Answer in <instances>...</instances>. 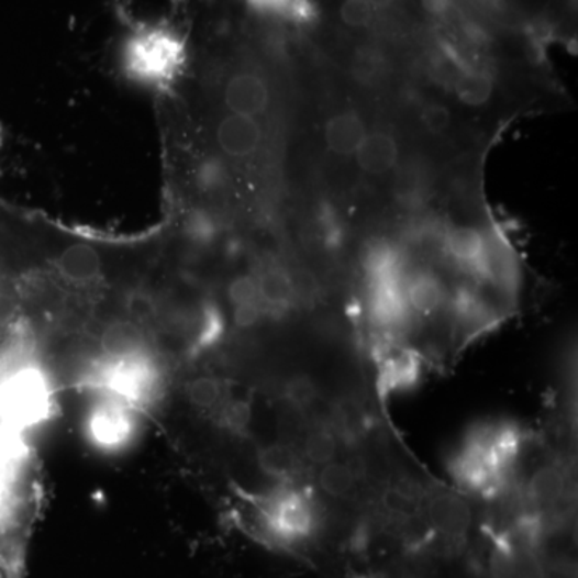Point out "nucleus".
Listing matches in <instances>:
<instances>
[{
	"mask_svg": "<svg viewBox=\"0 0 578 578\" xmlns=\"http://www.w3.org/2000/svg\"><path fill=\"white\" fill-rule=\"evenodd\" d=\"M320 518L304 493L280 492L264 501L257 511L254 532L277 548L298 549L315 537Z\"/></svg>",
	"mask_w": 578,
	"mask_h": 578,
	"instance_id": "1",
	"label": "nucleus"
},
{
	"mask_svg": "<svg viewBox=\"0 0 578 578\" xmlns=\"http://www.w3.org/2000/svg\"><path fill=\"white\" fill-rule=\"evenodd\" d=\"M224 103L232 114L259 116L270 103L269 86L257 73H236L225 86Z\"/></svg>",
	"mask_w": 578,
	"mask_h": 578,
	"instance_id": "2",
	"label": "nucleus"
},
{
	"mask_svg": "<svg viewBox=\"0 0 578 578\" xmlns=\"http://www.w3.org/2000/svg\"><path fill=\"white\" fill-rule=\"evenodd\" d=\"M215 141L225 156L249 158L263 144V127L256 118L230 113L218 124Z\"/></svg>",
	"mask_w": 578,
	"mask_h": 578,
	"instance_id": "3",
	"label": "nucleus"
},
{
	"mask_svg": "<svg viewBox=\"0 0 578 578\" xmlns=\"http://www.w3.org/2000/svg\"><path fill=\"white\" fill-rule=\"evenodd\" d=\"M355 159L368 176H385L399 163V145L389 132H367L355 152Z\"/></svg>",
	"mask_w": 578,
	"mask_h": 578,
	"instance_id": "4",
	"label": "nucleus"
},
{
	"mask_svg": "<svg viewBox=\"0 0 578 578\" xmlns=\"http://www.w3.org/2000/svg\"><path fill=\"white\" fill-rule=\"evenodd\" d=\"M367 135V125L355 111L333 114L325 124V144L337 156H352Z\"/></svg>",
	"mask_w": 578,
	"mask_h": 578,
	"instance_id": "5",
	"label": "nucleus"
},
{
	"mask_svg": "<svg viewBox=\"0 0 578 578\" xmlns=\"http://www.w3.org/2000/svg\"><path fill=\"white\" fill-rule=\"evenodd\" d=\"M57 269L65 280L75 285L93 284L102 274L99 253L86 245L69 246L57 259Z\"/></svg>",
	"mask_w": 578,
	"mask_h": 578,
	"instance_id": "6",
	"label": "nucleus"
},
{
	"mask_svg": "<svg viewBox=\"0 0 578 578\" xmlns=\"http://www.w3.org/2000/svg\"><path fill=\"white\" fill-rule=\"evenodd\" d=\"M131 433L129 413L116 405H103L97 409L90 420V434L99 444L118 445Z\"/></svg>",
	"mask_w": 578,
	"mask_h": 578,
	"instance_id": "7",
	"label": "nucleus"
},
{
	"mask_svg": "<svg viewBox=\"0 0 578 578\" xmlns=\"http://www.w3.org/2000/svg\"><path fill=\"white\" fill-rule=\"evenodd\" d=\"M567 477L559 465H545L529 479L527 497L534 503L552 504L566 496Z\"/></svg>",
	"mask_w": 578,
	"mask_h": 578,
	"instance_id": "8",
	"label": "nucleus"
},
{
	"mask_svg": "<svg viewBox=\"0 0 578 578\" xmlns=\"http://www.w3.org/2000/svg\"><path fill=\"white\" fill-rule=\"evenodd\" d=\"M447 249L459 264L477 270L486 254L487 243L482 233L475 229H455L448 235Z\"/></svg>",
	"mask_w": 578,
	"mask_h": 578,
	"instance_id": "9",
	"label": "nucleus"
},
{
	"mask_svg": "<svg viewBox=\"0 0 578 578\" xmlns=\"http://www.w3.org/2000/svg\"><path fill=\"white\" fill-rule=\"evenodd\" d=\"M405 301L418 313H433L444 301V288L433 275H418L407 285Z\"/></svg>",
	"mask_w": 578,
	"mask_h": 578,
	"instance_id": "10",
	"label": "nucleus"
},
{
	"mask_svg": "<svg viewBox=\"0 0 578 578\" xmlns=\"http://www.w3.org/2000/svg\"><path fill=\"white\" fill-rule=\"evenodd\" d=\"M257 280L259 299L270 308H287L289 302L294 299L296 291L292 280L285 271L267 270Z\"/></svg>",
	"mask_w": 578,
	"mask_h": 578,
	"instance_id": "11",
	"label": "nucleus"
},
{
	"mask_svg": "<svg viewBox=\"0 0 578 578\" xmlns=\"http://www.w3.org/2000/svg\"><path fill=\"white\" fill-rule=\"evenodd\" d=\"M103 349L107 357H123V355L142 352V334L132 323H116L104 331Z\"/></svg>",
	"mask_w": 578,
	"mask_h": 578,
	"instance_id": "12",
	"label": "nucleus"
},
{
	"mask_svg": "<svg viewBox=\"0 0 578 578\" xmlns=\"http://www.w3.org/2000/svg\"><path fill=\"white\" fill-rule=\"evenodd\" d=\"M257 462H259L260 469L275 479H287L294 475L299 463L294 451L288 445L280 444L263 448L257 456Z\"/></svg>",
	"mask_w": 578,
	"mask_h": 578,
	"instance_id": "13",
	"label": "nucleus"
},
{
	"mask_svg": "<svg viewBox=\"0 0 578 578\" xmlns=\"http://www.w3.org/2000/svg\"><path fill=\"white\" fill-rule=\"evenodd\" d=\"M493 81L487 73L469 71L456 81V96L463 103L480 107L492 97Z\"/></svg>",
	"mask_w": 578,
	"mask_h": 578,
	"instance_id": "14",
	"label": "nucleus"
},
{
	"mask_svg": "<svg viewBox=\"0 0 578 578\" xmlns=\"http://www.w3.org/2000/svg\"><path fill=\"white\" fill-rule=\"evenodd\" d=\"M334 423L337 426V433L343 435L346 441H354L358 435L364 433L367 427V414L364 409L354 400L344 399L334 407Z\"/></svg>",
	"mask_w": 578,
	"mask_h": 578,
	"instance_id": "15",
	"label": "nucleus"
},
{
	"mask_svg": "<svg viewBox=\"0 0 578 578\" xmlns=\"http://www.w3.org/2000/svg\"><path fill=\"white\" fill-rule=\"evenodd\" d=\"M319 483L323 492L331 498L349 496L355 486V479L344 463L331 462L322 466L319 473Z\"/></svg>",
	"mask_w": 578,
	"mask_h": 578,
	"instance_id": "16",
	"label": "nucleus"
},
{
	"mask_svg": "<svg viewBox=\"0 0 578 578\" xmlns=\"http://www.w3.org/2000/svg\"><path fill=\"white\" fill-rule=\"evenodd\" d=\"M305 458L313 465H326L334 462L337 455V438L333 431L316 430L308 435L304 442Z\"/></svg>",
	"mask_w": 578,
	"mask_h": 578,
	"instance_id": "17",
	"label": "nucleus"
},
{
	"mask_svg": "<svg viewBox=\"0 0 578 578\" xmlns=\"http://www.w3.org/2000/svg\"><path fill=\"white\" fill-rule=\"evenodd\" d=\"M378 10L370 0H343L340 7V19L349 30H367L376 21Z\"/></svg>",
	"mask_w": 578,
	"mask_h": 578,
	"instance_id": "18",
	"label": "nucleus"
},
{
	"mask_svg": "<svg viewBox=\"0 0 578 578\" xmlns=\"http://www.w3.org/2000/svg\"><path fill=\"white\" fill-rule=\"evenodd\" d=\"M187 397L198 409H214L222 399V385L214 378L193 379V381L188 382Z\"/></svg>",
	"mask_w": 578,
	"mask_h": 578,
	"instance_id": "19",
	"label": "nucleus"
},
{
	"mask_svg": "<svg viewBox=\"0 0 578 578\" xmlns=\"http://www.w3.org/2000/svg\"><path fill=\"white\" fill-rule=\"evenodd\" d=\"M316 396H319L316 385L309 376H294L285 386V399L299 410L309 409L315 402Z\"/></svg>",
	"mask_w": 578,
	"mask_h": 578,
	"instance_id": "20",
	"label": "nucleus"
},
{
	"mask_svg": "<svg viewBox=\"0 0 578 578\" xmlns=\"http://www.w3.org/2000/svg\"><path fill=\"white\" fill-rule=\"evenodd\" d=\"M198 186L207 191H215L227 184L229 173L224 163L219 159L211 158L201 163L197 170Z\"/></svg>",
	"mask_w": 578,
	"mask_h": 578,
	"instance_id": "21",
	"label": "nucleus"
},
{
	"mask_svg": "<svg viewBox=\"0 0 578 578\" xmlns=\"http://www.w3.org/2000/svg\"><path fill=\"white\" fill-rule=\"evenodd\" d=\"M421 124L430 134L442 135L451 129L452 113L441 103H430L421 111Z\"/></svg>",
	"mask_w": 578,
	"mask_h": 578,
	"instance_id": "22",
	"label": "nucleus"
},
{
	"mask_svg": "<svg viewBox=\"0 0 578 578\" xmlns=\"http://www.w3.org/2000/svg\"><path fill=\"white\" fill-rule=\"evenodd\" d=\"M229 298L235 308L236 305L248 304V302L260 301L256 278L246 275V277H238L233 280V284L230 285Z\"/></svg>",
	"mask_w": 578,
	"mask_h": 578,
	"instance_id": "23",
	"label": "nucleus"
},
{
	"mask_svg": "<svg viewBox=\"0 0 578 578\" xmlns=\"http://www.w3.org/2000/svg\"><path fill=\"white\" fill-rule=\"evenodd\" d=\"M251 410L248 403L233 402L230 403L224 412V420L233 431H243L249 423Z\"/></svg>",
	"mask_w": 578,
	"mask_h": 578,
	"instance_id": "24",
	"label": "nucleus"
},
{
	"mask_svg": "<svg viewBox=\"0 0 578 578\" xmlns=\"http://www.w3.org/2000/svg\"><path fill=\"white\" fill-rule=\"evenodd\" d=\"M260 313H263V302H248V304L236 305L235 322L236 325L243 329L256 325L259 322Z\"/></svg>",
	"mask_w": 578,
	"mask_h": 578,
	"instance_id": "25",
	"label": "nucleus"
},
{
	"mask_svg": "<svg viewBox=\"0 0 578 578\" xmlns=\"http://www.w3.org/2000/svg\"><path fill=\"white\" fill-rule=\"evenodd\" d=\"M393 2H396V0H370L371 5L375 7L378 12H381V10L391 9Z\"/></svg>",
	"mask_w": 578,
	"mask_h": 578,
	"instance_id": "26",
	"label": "nucleus"
},
{
	"mask_svg": "<svg viewBox=\"0 0 578 578\" xmlns=\"http://www.w3.org/2000/svg\"><path fill=\"white\" fill-rule=\"evenodd\" d=\"M471 2L479 3V5H496L498 0H471Z\"/></svg>",
	"mask_w": 578,
	"mask_h": 578,
	"instance_id": "27",
	"label": "nucleus"
}]
</instances>
